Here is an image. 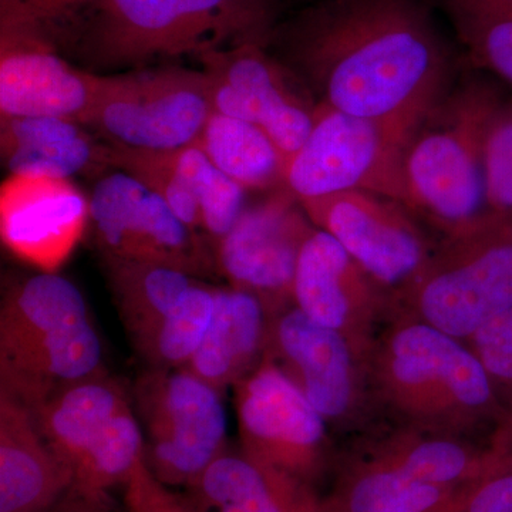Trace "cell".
I'll list each match as a JSON object with an SVG mask.
<instances>
[{"label":"cell","mask_w":512,"mask_h":512,"mask_svg":"<svg viewBox=\"0 0 512 512\" xmlns=\"http://www.w3.org/2000/svg\"><path fill=\"white\" fill-rule=\"evenodd\" d=\"M433 0H318L266 47L318 103L414 131L457 79Z\"/></svg>","instance_id":"obj_1"},{"label":"cell","mask_w":512,"mask_h":512,"mask_svg":"<svg viewBox=\"0 0 512 512\" xmlns=\"http://www.w3.org/2000/svg\"><path fill=\"white\" fill-rule=\"evenodd\" d=\"M275 0H97L55 47L90 72L141 69L157 60L266 45Z\"/></svg>","instance_id":"obj_2"},{"label":"cell","mask_w":512,"mask_h":512,"mask_svg":"<svg viewBox=\"0 0 512 512\" xmlns=\"http://www.w3.org/2000/svg\"><path fill=\"white\" fill-rule=\"evenodd\" d=\"M86 299L57 272L15 278L0 305V392L28 410L63 387L104 372Z\"/></svg>","instance_id":"obj_3"},{"label":"cell","mask_w":512,"mask_h":512,"mask_svg":"<svg viewBox=\"0 0 512 512\" xmlns=\"http://www.w3.org/2000/svg\"><path fill=\"white\" fill-rule=\"evenodd\" d=\"M485 74L457 77L420 121L403 157V204L450 232L484 214L485 127L503 96Z\"/></svg>","instance_id":"obj_4"},{"label":"cell","mask_w":512,"mask_h":512,"mask_svg":"<svg viewBox=\"0 0 512 512\" xmlns=\"http://www.w3.org/2000/svg\"><path fill=\"white\" fill-rule=\"evenodd\" d=\"M450 238L404 288L424 322L456 339L473 338L512 309V218L485 211Z\"/></svg>","instance_id":"obj_5"},{"label":"cell","mask_w":512,"mask_h":512,"mask_svg":"<svg viewBox=\"0 0 512 512\" xmlns=\"http://www.w3.org/2000/svg\"><path fill=\"white\" fill-rule=\"evenodd\" d=\"M212 111L204 70L141 67L106 74L83 126L111 147L167 153L197 144Z\"/></svg>","instance_id":"obj_6"},{"label":"cell","mask_w":512,"mask_h":512,"mask_svg":"<svg viewBox=\"0 0 512 512\" xmlns=\"http://www.w3.org/2000/svg\"><path fill=\"white\" fill-rule=\"evenodd\" d=\"M131 397L147 466L167 487H190L227 450L222 393L185 367H147Z\"/></svg>","instance_id":"obj_7"},{"label":"cell","mask_w":512,"mask_h":512,"mask_svg":"<svg viewBox=\"0 0 512 512\" xmlns=\"http://www.w3.org/2000/svg\"><path fill=\"white\" fill-rule=\"evenodd\" d=\"M413 133L318 103L311 133L286 160L284 187L299 201L369 191L403 202V157Z\"/></svg>","instance_id":"obj_8"},{"label":"cell","mask_w":512,"mask_h":512,"mask_svg":"<svg viewBox=\"0 0 512 512\" xmlns=\"http://www.w3.org/2000/svg\"><path fill=\"white\" fill-rule=\"evenodd\" d=\"M90 225L103 256L170 266L198 278L218 274L210 241L126 171L111 170L97 180Z\"/></svg>","instance_id":"obj_9"},{"label":"cell","mask_w":512,"mask_h":512,"mask_svg":"<svg viewBox=\"0 0 512 512\" xmlns=\"http://www.w3.org/2000/svg\"><path fill=\"white\" fill-rule=\"evenodd\" d=\"M384 375L396 399L424 417H480L497 413L498 397L476 353L429 323L393 336Z\"/></svg>","instance_id":"obj_10"},{"label":"cell","mask_w":512,"mask_h":512,"mask_svg":"<svg viewBox=\"0 0 512 512\" xmlns=\"http://www.w3.org/2000/svg\"><path fill=\"white\" fill-rule=\"evenodd\" d=\"M214 111L265 131L285 163L311 133L316 101L305 83L262 43H244L198 59Z\"/></svg>","instance_id":"obj_11"},{"label":"cell","mask_w":512,"mask_h":512,"mask_svg":"<svg viewBox=\"0 0 512 512\" xmlns=\"http://www.w3.org/2000/svg\"><path fill=\"white\" fill-rule=\"evenodd\" d=\"M315 229L301 201L285 187L266 192L215 244L217 272L275 315L293 301L299 255Z\"/></svg>","instance_id":"obj_12"},{"label":"cell","mask_w":512,"mask_h":512,"mask_svg":"<svg viewBox=\"0 0 512 512\" xmlns=\"http://www.w3.org/2000/svg\"><path fill=\"white\" fill-rule=\"evenodd\" d=\"M242 453L309 485L325 446V417L271 360L234 386Z\"/></svg>","instance_id":"obj_13"},{"label":"cell","mask_w":512,"mask_h":512,"mask_svg":"<svg viewBox=\"0 0 512 512\" xmlns=\"http://www.w3.org/2000/svg\"><path fill=\"white\" fill-rule=\"evenodd\" d=\"M313 225L328 232L380 285H406L429 258L426 241L403 202L369 191L301 201Z\"/></svg>","instance_id":"obj_14"},{"label":"cell","mask_w":512,"mask_h":512,"mask_svg":"<svg viewBox=\"0 0 512 512\" xmlns=\"http://www.w3.org/2000/svg\"><path fill=\"white\" fill-rule=\"evenodd\" d=\"M90 225V198L69 178L9 174L0 188V235L20 261L57 272Z\"/></svg>","instance_id":"obj_15"},{"label":"cell","mask_w":512,"mask_h":512,"mask_svg":"<svg viewBox=\"0 0 512 512\" xmlns=\"http://www.w3.org/2000/svg\"><path fill=\"white\" fill-rule=\"evenodd\" d=\"M106 74L74 66L39 37L0 33V117H62L84 123Z\"/></svg>","instance_id":"obj_16"},{"label":"cell","mask_w":512,"mask_h":512,"mask_svg":"<svg viewBox=\"0 0 512 512\" xmlns=\"http://www.w3.org/2000/svg\"><path fill=\"white\" fill-rule=\"evenodd\" d=\"M275 363L325 419H336L352 400V363L342 332L320 325L298 308L282 309L269 323Z\"/></svg>","instance_id":"obj_17"},{"label":"cell","mask_w":512,"mask_h":512,"mask_svg":"<svg viewBox=\"0 0 512 512\" xmlns=\"http://www.w3.org/2000/svg\"><path fill=\"white\" fill-rule=\"evenodd\" d=\"M0 153L9 174L99 180L114 170L113 147L62 117H0Z\"/></svg>","instance_id":"obj_18"},{"label":"cell","mask_w":512,"mask_h":512,"mask_svg":"<svg viewBox=\"0 0 512 512\" xmlns=\"http://www.w3.org/2000/svg\"><path fill=\"white\" fill-rule=\"evenodd\" d=\"M72 487V470L47 446L32 413L0 392V512H47Z\"/></svg>","instance_id":"obj_19"},{"label":"cell","mask_w":512,"mask_h":512,"mask_svg":"<svg viewBox=\"0 0 512 512\" xmlns=\"http://www.w3.org/2000/svg\"><path fill=\"white\" fill-rule=\"evenodd\" d=\"M131 404L119 380L104 370L63 387L29 412L47 446L74 476L99 447L113 420Z\"/></svg>","instance_id":"obj_20"},{"label":"cell","mask_w":512,"mask_h":512,"mask_svg":"<svg viewBox=\"0 0 512 512\" xmlns=\"http://www.w3.org/2000/svg\"><path fill=\"white\" fill-rule=\"evenodd\" d=\"M268 332L264 303L252 293L218 286L210 328L185 369L224 393L261 365Z\"/></svg>","instance_id":"obj_21"},{"label":"cell","mask_w":512,"mask_h":512,"mask_svg":"<svg viewBox=\"0 0 512 512\" xmlns=\"http://www.w3.org/2000/svg\"><path fill=\"white\" fill-rule=\"evenodd\" d=\"M187 490L198 512H318L311 487L227 450Z\"/></svg>","instance_id":"obj_22"},{"label":"cell","mask_w":512,"mask_h":512,"mask_svg":"<svg viewBox=\"0 0 512 512\" xmlns=\"http://www.w3.org/2000/svg\"><path fill=\"white\" fill-rule=\"evenodd\" d=\"M373 282L332 235L316 228L299 255L293 302L315 322L342 332L372 302Z\"/></svg>","instance_id":"obj_23"},{"label":"cell","mask_w":512,"mask_h":512,"mask_svg":"<svg viewBox=\"0 0 512 512\" xmlns=\"http://www.w3.org/2000/svg\"><path fill=\"white\" fill-rule=\"evenodd\" d=\"M103 258L110 292L131 345L156 328L201 279L170 266Z\"/></svg>","instance_id":"obj_24"},{"label":"cell","mask_w":512,"mask_h":512,"mask_svg":"<svg viewBox=\"0 0 512 512\" xmlns=\"http://www.w3.org/2000/svg\"><path fill=\"white\" fill-rule=\"evenodd\" d=\"M197 146L248 192L284 187L285 157L262 128L212 111Z\"/></svg>","instance_id":"obj_25"},{"label":"cell","mask_w":512,"mask_h":512,"mask_svg":"<svg viewBox=\"0 0 512 512\" xmlns=\"http://www.w3.org/2000/svg\"><path fill=\"white\" fill-rule=\"evenodd\" d=\"M468 488L454 491L423 483L382 460L360 470L329 500L319 501V512H433Z\"/></svg>","instance_id":"obj_26"},{"label":"cell","mask_w":512,"mask_h":512,"mask_svg":"<svg viewBox=\"0 0 512 512\" xmlns=\"http://www.w3.org/2000/svg\"><path fill=\"white\" fill-rule=\"evenodd\" d=\"M468 62L512 89V0H433Z\"/></svg>","instance_id":"obj_27"},{"label":"cell","mask_w":512,"mask_h":512,"mask_svg":"<svg viewBox=\"0 0 512 512\" xmlns=\"http://www.w3.org/2000/svg\"><path fill=\"white\" fill-rule=\"evenodd\" d=\"M218 286L198 279L183 301L143 339L134 343L138 355L153 369H183L207 335Z\"/></svg>","instance_id":"obj_28"},{"label":"cell","mask_w":512,"mask_h":512,"mask_svg":"<svg viewBox=\"0 0 512 512\" xmlns=\"http://www.w3.org/2000/svg\"><path fill=\"white\" fill-rule=\"evenodd\" d=\"M167 153L198 202L202 234L214 249L247 208L248 191L222 173L197 144Z\"/></svg>","instance_id":"obj_29"},{"label":"cell","mask_w":512,"mask_h":512,"mask_svg":"<svg viewBox=\"0 0 512 512\" xmlns=\"http://www.w3.org/2000/svg\"><path fill=\"white\" fill-rule=\"evenodd\" d=\"M423 483L447 490H464L484 477L495 464L494 454L480 460L453 441H421L383 458Z\"/></svg>","instance_id":"obj_30"},{"label":"cell","mask_w":512,"mask_h":512,"mask_svg":"<svg viewBox=\"0 0 512 512\" xmlns=\"http://www.w3.org/2000/svg\"><path fill=\"white\" fill-rule=\"evenodd\" d=\"M113 167L114 170L133 175L141 184L160 195L180 220L202 234L200 207L170 153L113 147Z\"/></svg>","instance_id":"obj_31"},{"label":"cell","mask_w":512,"mask_h":512,"mask_svg":"<svg viewBox=\"0 0 512 512\" xmlns=\"http://www.w3.org/2000/svg\"><path fill=\"white\" fill-rule=\"evenodd\" d=\"M485 210L512 218V94L495 104L483 143Z\"/></svg>","instance_id":"obj_32"},{"label":"cell","mask_w":512,"mask_h":512,"mask_svg":"<svg viewBox=\"0 0 512 512\" xmlns=\"http://www.w3.org/2000/svg\"><path fill=\"white\" fill-rule=\"evenodd\" d=\"M97 0H0V33H18L45 39L72 26Z\"/></svg>","instance_id":"obj_33"},{"label":"cell","mask_w":512,"mask_h":512,"mask_svg":"<svg viewBox=\"0 0 512 512\" xmlns=\"http://www.w3.org/2000/svg\"><path fill=\"white\" fill-rule=\"evenodd\" d=\"M124 488V501L130 512H198L187 495L174 493L157 480L146 458L137 464Z\"/></svg>","instance_id":"obj_34"},{"label":"cell","mask_w":512,"mask_h":512,"mask_svg":"<svg viewBox=\"0 0 512 512\" xmlns=\"http://www.w3.org/2000/svg\"><path fill=\"white\" fill-rule=\"evenodd\" d=\"M460 512H512V454L497 463L468 491Z\"/></svg>","instance_id":"obj_35"},{"label":"cell","mask_w":512,"mask_h":512,"mask_svg":"<svg viewBox=\"0 0 512 512\" xmlns=\"http://www.w3.org/2000/svg\"><path fill=\"white\" fill-rule=\"evenodd\" d=\"M47 512H113L109 495H86L70 488L69 493Z\"/></svg>","instance_id":"obj_36"},{"label":"cell","mask_w":512,"mask_h":512,"mask_svg":"<svg viewBox=\"0 0 512 512\" xmlns=\"http://www.w3.org/2000/svg\"><path fill=\"white\" fill-rule=\"evenodd\" d=\"M470 490L471 488H468L466 493L461 494L460 497L456 498V500L451 501V503H448L447 505H444V507H441L439 508V510L433 512H460L461 507H463L464 501H466L468 491Z\"/></svg>","instance_id":"obj_37"}]
</instances>
